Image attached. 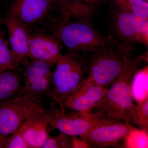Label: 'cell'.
Masks as SVG:
<instances>
[{
    "label": "cell",
    "instance_id": "cell-27",
    "mask_svg": "<svg viewBox=\"0 0 148 148\" xmlns=\"http://www.w3.org/2000/svg\"><path fill=\"white\" fill-rule=\"evenodd\" d=\"M96 1L101 4V3H106L107 2V1H108V0H96Z\"/></svg>",
    "mask_w": 148,
    "mask_h": 148
},
{
    "label": "cell",
    "instance_id": "cell-4",
    "mask_svg": "<svg viewBox=\"0 0 148 148\" xmlns=\"http://www.w3.org/2000/svg\"><path fill=\"white\" fill-rule=\"evenodd\" d=\"M79 57V55L66 53L55 65L49 98L58 103L62 110H65L62 104L63 100L73 92L84 79L85 63Z\"/></svg>",
    "mask_w": 148,
    "mask_h": 148
},
{
    "label": "cell",
    "instance_id": "cell-3",
    "mask_svg": "<svg viewBox=\"0 0 148 148\" xmlns=\"http://www.w3.org/2000/svg\"><path fill=\"white\" fill-rule=\"evenodd\" d=\"M124 48L118 41L90 53L85 63L87 76L84 79L106 88L119 76L123 68Z\"/></svg>",
    "mask_w": 148,
    "mask_h": 148
},
{
    "label": "cell",
    "instance_id": "cell-10",
    "mask_svg": "<svg viewBox=\"0 0 148 148\" xmlns=\"http://www.w3.org/2000/svg\"><path fill=\"white\" fill-rule=\"evenodd\" d=\"M53 10L50 0H13L8 14L19 20L28 31Z\"/></svg>",
    "mask_w": 148,
    "mask_h": 148
},
{
    "label": "cell",
    "instance_id": "cell-25",
    "mask_svg": "<svg viewBox=\"0 0 148 148\" xmlns=\"http://www.w3.org/2000/svg\"><path fill=\"white\" fill-rule=\"evenodd\" d=\"M77 1L85 3L89 5L92 6L96 7L100 5V4L96 0H77Z\"/></svg>",
    "mask_w": 148,
    "mask_h": 148
},
{
    "label": "cell",
    "instance_id": "cell-8",
    "mask_svg": "<svg viewBox=\"0 0 148 148\" xmlns=\"http://www.w3.org/2000/svg\"><path fill=\"white\" fill-rule=\"evenodd\" d=\"M111 18L112 29L119 43L132 47L138 43L148 46V18L115 8Z\"/></svg>",
    "mask_w": 148,
    "mask_h": 148
},
{
    "label": "cell",
    "instance_id": "cell-21",
    "mask_svg": "<svg viewBox=\"0 0 148 148\" xmlns=\"http://www.w3.org/2000/svg\"><path fill=\"white\" fill-rule=\"evenodd\" d=\"M42 148H72L71 136L62 132L55 137L49 136Z\"/></svg>",
    "mask_w": 148,
    "mask_h": 148
},
{
    "label": "cell",
    "instance_id": "cell-26",
    "mask_svg": "<svg viewBox=\"0 0 148 148\" xmlns=\"http://www.w3.org/2000/svg\"><path fill=\"white\" fill-rule=\"evenodd\" d=\"M4 139L5 138L0 136V148H3V143Z\"/></svg>",
    "mask_w": 148,
    "mask_h": 148
},
{
    "label": "cell",
    "instance_id": "cell-13",
    "mask_svg": "<svg viewBox=\"0 0 148 148\" xmlns=\"http://www.w3.org/2000/svg\"><path fill=\"white\" fill-rule=\"evenodd\" d=\"M26 121L23 97L0 103V136L6 138L16 132Z\"/></svg>",
    "mask_w": 148,
    "mask_h": 148
},
{
    "label": "cell",
    "instance_id": "cell-22",
    "mask_svg": "<svg viewBox=\"0 0 148 148\" xmlns=\"http://www.w3.org/2000/svg\"><path fill=\"white\" fill-rule=\"evenodd\" d=\"M3 148H30L19 130L5 138Z\"/></svg>",
    "mask_w": 148,
    "mask_h": 148
},
{
    "label": "cell",
    "instance_id": "cell-1",
    "mask_svg": "<svg viewBox=\"0 0 148 148\" xmlns=\"http://www.w3.org/2000/svg\"><path fill=\"white\" fill-rule=\"evenodd\" d=\"M132 52L125 50L123 68L116 80L108 88L105 97L95 108L103 111L111 119L133 122L136 110L132 97V79L138 70V60L132 56Z\"/></svg>",
    "mask_w": 148,
    "mask_h": 148
},
{
    "label": "cell",
    "instance_id": "cell-24",
    "mask_svg": "<svg viewBox=\"0 0 148 148\" xmlns=\"http://www.w3.org/2000/svg\"><path fill=\"white\" fill-rule=\"evenodd\" d=\"M72 148H90L92 146L84 139L77 138V136H71Z\"/></svg>",
    "mask_w": 148,
    "mask_h": 148
},
{
    "label": "cell",
    "instance_id": "cell-5",
    "mask_svg": "<svg viewBox=\"0 0 148 148\" xmlns=\"http://www.w3.org/2000/svg\"><path fill=\"white\" fill-rule=\"evenodd\" d=\"M45 108L46 118L49 125L60 132L70 136L80 137L103 121V113H82L76 112L66 114L55 106Z\"/></svg>",
    "mask_w": 148,
    "mask_h": 148
},
{
    "label": "cell",
    "instance_id": "cell-30",
    "mask_svg": "<svg viewBox=\"0 0 148 148\" xmlns=\"http://www.w3.org/2000/svg\"><path fill=\"white\" fill-rule=\"evenodd\" d=\"M2 71H1V70H0V73H1V72Z\"/></svg>",
    "mask_w": 148,
    "mask_h": 148
},
{
    "label": "cell",
    "instance_id": "cell-6",
    "mask_svg": "<svg viewBox=\"0 0 148 148\" xmlns=\"http://www.w3.org/2000/svg\"><path fill=\"white\" fill-rule=\"evenodd\" d=\"M21 65L24 67L22 97L36 98L42 101L49 97L55 66L40 60L29 61L28 58Z\"/></svg>",
    "mask_w": 148,
    "mask_h": 148
},
{
    "label": "cell",
    "instance_id": "cell-2",
    "mask_svg": "<svg viewBox=\"0 0 148 148\" xmlns=\"http://www.w3.org/2000/svg\"><path fill=\"white\" fill-rule=\"evenodd\" d=\"M61 20L56 32L57 38L69 50L68 53L79 55L90 53L118 40L103 36L91 24L90 20Z\"/></svg>",
    "mask_w": 148,
    "mask_h": 148
},
{
    "label": "cell",
    "instance_id": "cell-14",
    "mask_svg": "<svg viewBox=\"0 0 148 148\" xmlns=\"http://www.w3.org/2000/svg\"><path fill=\"white\" fill-rule=\"evenodd\" d=\"M1 19L8 33L10 49L21 66L28 58L29 31L19 20L9 14Z\"/></svg>",
    "mask_w": 148,
    "mask_h": 148
},
{
    "label": "cell",
    "instance_id": "cell-16",
    "mask_svg": "<svg viewBox=\"0 0 148 148\" xmlns=\"http://www.w3.org/2000/svg\"><path fill=\"white\" fill-rule=\"evenodd\" d=\"M131 90L133 100L137 104L148 99V68L138 70L132 79Z\"/></svg>",
    "mask_w": 148,
    "mask_h": 148
},
{
    "label": "cell",
    "instance_id": "cell-12",
    "mask_svg": "<svg viewBox=\"0 0 148 148\" xmlns=\"http://www.w3.org/2000/svg\"><path fill=\"white\" fill-rule=\"evenodd\" d=\"M130 123H108L103 121L81 136L93 147H105L116 145L125 138Z\"/></svg>",
    "mask_w": 148,
    "mask_h": 148
},
{
    "label": "cell",
    "instance_id": "cell-9",
    "mask_svg": "<svg viewBox=\"0 0 148 148\" xmlns=\"http://www.w3.org/2000/svg\"><path fill=\"white\" fill-rule=\"evenodd\" d=\"M108 88L84 79L62 101L64 108L82 113L91 112L103 100Z\"/></svg>",
    "mask_w": 148,
    "mask_h": 148
},
{
    "label": "cell",
    "instance_id": "cell-17",
    "mask_svg": "<svg viewBox=\"0 0 148 148\" xmlns=\"http://www.w3.org/2000/svg\"><path fill=\"white\" fill-rule=\"evenodd\" d=\"M121 11L148 18V2L142 0H110Z\"/></svg>",
    "mask_w": 148,
    "mask_h": 148
},
{
    "label": "cell",
    "instance_id": "cell-28",
    "mask_svg": "<svg viewBox=\"0 0 148 148\" xmlns=\"http://www.w3.org/2000/svg\"><path fill=\"white\" fill-rule=\"evenodd\" d=\"M2 19L0 17V31H1V25L2 24Z\"/></svg>",
    "mask_w": 148,
    "mask_h": 148
},
{
    "label": "cell",
    "instance_id": "cell-20",
    "mask_svg": "<svg viewBox=\"0 0 148 148\" xmlns=\"http://www.w3.org/2000/svg\"><path fill=\"white\" fill-rule=\"evenodd\" d=\"M133 123L137 125L140 129L148 130V99L136 105Z\"/></svg>",
    "mask_w": 148,
    "mask_h": 148
},
{
    "label": "cell",
    "instance_id": "cell-19",
    "mask_svg": "<svg viewBox=\"0 0 148 148\" xmlns=\"http://www.w3.org/2000/svg\"><path fill=\"white\" fill-rule=\"evenodd\" d=\"M125 139V147L126 148H147V130L138 129L130 124L129 130Z\"/></svg>",
    "mask_w": 148,
    "mask_h": 148
},
{
    "label": "cell",
    "instance_id": "cell-7",
    "mask_svg": "<svg viewBox=\"0 0 148 148\" xmlns=\"http://www.w3.org/2000/svg\"><path fill=\"white\" fill-rule=\"evenodd\" d=\"M24 98L26 121L18 130L30 148H42L49 136L42 101L32 97Z\"/></svg>",
    "mask_w": 148,
    "mask_h": 148
},
{
    "label": "cell",
    "instance_id": "cell-23",
    "mask_svg": "<svg viewBox=\"0 0 148 148\" xmlns=\"http://www.w3.org/2000/svg\"><path fill=\"white\" fill-rule=\"evenodd\" d=\"M53 10H57L61 12L62 19L69 17L72 7L77 0H50Z\"/></svg>",
    "mask_w": 148,
    "mask_h": 148
},
{
    "label": "cell",
    "instance_id": "cell-11",
    "mask_svg": "<svg viewBox=\"0 0 148 148\" xmlns=\"http://www.w3.org/2000/svg\"><path fill=\"white\" fill-rule=\"evenodd\" d=\"M62 44L56 37L41 34L29 35L28 58L40 60L55 66L61 58Z\"/></svg>",
    "mask_w": 148,
    "mask_h": 148
},
{
    "label": "cell",
    "instance_id": "cell-15",
    "mask_svg": "<svg viewBox=\"0 0 148 148\" xmlns=\"http://www.w3.org/2000/svg\"><path fill=\"white\" fill-rule=\"evenodd\" d=\"M23 74L16 70H5L0 73V103L22 96Z\"/></svg>",
    "mask_w": 148,
    "mask_h": 148
},
{
    "label": "cell",
    "instance_id": "cell-18",
    "mask_svg": "<svg viewBox=\"0 0 148 148\" xmlns=\"http://www.w3.org/2000/svg\"><path fill=\"white\" fill-rule=\"evenodd\" d=\"M20 64L9 47L1 30L0 31V70H16Z\"/></svg>",
    "mask_w": 148,
    "mask_h": 148
},
{
    "label": "cell",
    "instance_id": "cell-29",
    "mask_svg": "<svg viewBox=\"0 0 148 148\" xmlns=\"http://www.w3.org/2000/svg\"><path fill=\"white\" fill-rule=\"evenodd\" d=\"M142 1H145L148 2V0H142Z\"/></svg>",
    "mask_w": 148,
    "mask_h": 148
}]
</instances>
